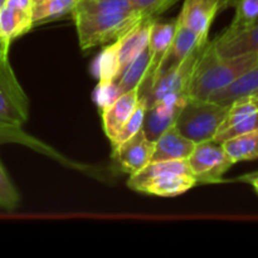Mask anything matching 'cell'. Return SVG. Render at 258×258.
Masks as SVG:
<instances>
[{
  "label": "cell",
  "mask_w": 258,
  "mask_h": 258,
  "mask_svg": "<svg viewBox=\"0 0 258 258\" xmlns=\"http://www.w3.org/2000/svg\"><path fill=\"white\" fill-rule=\"evenodd\" d=\"M204 40H208V38H202L201 35L194 33L193 30L186 28L185 25L179 23L178 19H176L175 34H174L173 42H171L170 48H169L168 55H166L165 60H164L163 66H161L158 78L160 77L164 72H166V71L171 70V68L175 67L176 64H179L186 55L190 54V53L198 47V44H201ZM158 78H156V80H158Z\"/></svg>",
  "instance_id": "obj_18"
},
{
  "label": "cell",
  "mask_w": 258,
  "mask_h": 258,
  "mask_svg": "<svg viewBox=\"0 0 258 258\" xmlns=\"http://www.w3.org/2000/svg\"><path fill=\"white\" fill-rule=\"evenodd\" d=\"M252 131H258V107L248 96H243L229 105L227 116L213 140L223 143L227 139Z\"/></svg>",
  "instance_id": "obj_10"
},
{
  "label": "cell",
  "mask_w": 258,
  "mask_h": 258,
  "mask_svg": "<svg viewBox=\"0 0 258 258\" xmlns=\"http://www.w3.org/2000/svg\"><path fill=\"white\" fill-rule=\"evenodd\" d=\"M231 3L232 0H184L176 19L202 38H208L216 15Z\"/></svg>",
  "instance_id": "obj_13"
},
{
  "label": "cell",
  "mask_w": 258,
  "mask_h": 258,
  "mask_svg": "<svg viewBox=\"0 0 258 258\" xmlns=\"http://www.w3.org/2000/svg\"><path fill=\"white\" fill-rule=\"evenodd\" d=\"M243 180L251 183L252 186L254 188V190H256V193L258 194V173H254V174H251V175L244 176Z\"/></svg>",
  "instance_id": "obj_29"
},
{
  "label": "cell",
  "mask_w": 258,
  "mask_h": 258,
  "mask_svg": "<svg viewBox=\"0 0 258 258\" xmlns=\"http://www.w3.org/2000/svg\"><path fill=\"white\" fill-rule=\"evenodd\" d=\"M228 110V105L189 97L176 118L175 126L194 144L213 140Z\"/></svg>",
  "instance_id": "obj_4"
},
{
  "label": "cell",
  "mask_w": 258,
  "mask_h": 258,
  "mask_svg": "<svg viewBox=\"0 0 258 258\" xmlns=\"http://www.w3.org/2000/svg\"><path fill=\"white\" fill-rule=\"evenodd\" d=\"M186 161L197 183H218L234 165L222 144L214 140L196 144Z\"/></svg>",
  "instance_id": "obj_7"
},
{
  "label": "cell",
  "mask_w": 258,
  "mask_h": 258,
  "mask_svg": "<svg viewBox=\"0 0 258 258\" xmlns=\"http://www.w3.org/2000/svg\"><path fill=\"white\" fill-rule=\"evenodd\" d=\"M197 180L188 161H150L143 170L130 175L128 188L156 197H176L193 188Z\"/></svg>",
  "instance_id": "obj_2"
},
{
  "label": "cell",
  "mask_w": 258,
  "mask_h": 258,
  "mask_svg": "<svg viewBox=\"0 0 258 258\" xmlns=\"http://www.w3.org/2000/svg\"><path fill=\"white\" fill-rule=\"evenodd\" d=\"M4 143H24L33 144L29 136L25 135L22 131V127H14V126L0 123V144Z\"/></svg>",
  "instance_id": "obj_28"
},
{
  "label": "cell",
  "mask_w": 258,
  "mask_h": 258,
  "mask_svg": "<svg viewBox=\"0 0 258 258\" xmlns=\"http://www.w3.org/2000/svg\"><path fill=\"white\" fill-rule=\"evenodd\" d=\"M140 98V87H135L118 96L116 100L102 107L103 130L111 144H113L121 128L135 110Z\"/></svg>",
  "instance_id": "obj_14"
},
{
  "label": "cell",
  "mask_w": 258,
  "mask_h": 258,
  "mask_svg": "<svg viewBox=\"0 0 258 258\" xmlns=\"http://www.w3.org/2000/svg\"><path fill=\"white\" fill-rule=\"evenodd\" d=\"M155 141L150 140L144 130L113 148V159L120 169L128 175L139 173L151 161Z\"/></svg>",
  "instance_id": "obj_11"
},
{
  "label": "cell",
  "mask_w": 258,
  "mask_h": 258,
  "mask_svg": "<svg viewBox=\"0 0 258 258\" xmlns=\"http://www.w3.org/2000/svg\"><path fill=\"white\" fill-rule=\"evenodd\" d=\"M33 10H24L5 3L0 10V52L9 53L13 40L33 27Z\"/></svg>",
  "instance_id": "obj_15"
},
{
  "label": "cell",
  "mask_w": 258,
  "mask_h": 258,
  "mask_svg": "<svg viewBox=\"0 0 258 258\" xmlns=\"http://www.w3.org/2000/svg\"><path fill=\"white\" fill-rule=\"evenodd\" d=\"M258 64V53L221 57L212 40L206 45L188 88V97L207 100L212 93L227 87Z\"/></svg>",
  "instance_id": "obj_1"
},
{
  "label": "cell",
  "mask_w": 258,
  "mask_h": 258,
  "mask_svg": "<svg viewBox=\"0 0 258 258\" xmlns=\"http://www.w3.org/2000/svg\"><path fill=\"white\" fill-rule=\"evenodd\" d=\"M212 44L216 52L224 58L258 53V20L233 34L222 33L212 40Z\"/></svg>",
  "instance_id": "obj_16"
},
{
  "label": "cell",
  "mask_w": 258,
  "mask_h": 258,
  "mask_svg": "<svg viewBox=\"0 0 258 258\" xmlns=\"http://www.w3.org/2000/svg\"><path fill=\"white\" fill-rule=\"evenodd\" d=\"M146 107H148V101H146V97L140 96L135 110H134V112L131 113V116L128 117V120L126 121V123L123 125V127L121 128L120 134H118V136H117V139H116L115 143L112 144L113 148H115L116 145H118V144L123 143L125 140H127L128 138H131L133 135H135L138 131H140L141 128H143Z\"/></svg>",
  "instance_id": "obj_25"
},
{
  "label": "cell",
  "mask_w": 258,
  "mask_h": 258,
  "mask_svg": "<svg viewBox=\"0 0 258 258\" xmlns=\"http://www.w3.org/2000/svg\"><path fill=\"white\" fill-rule=\"evenodd\" d=\"M5 4V0H0V10H2V8H3V5Z\"/></svg>",
  "instance_id": "obj_31"
},
{
  "label": "cell",
  "mask_w": 258,
  "mask_h": 258,
  "mask_svg": "<svg viewBox=\"0 0 258 258\" xmlns=\"http://www.w3.org/2000/svg\"><path fill=\"white\" fill-rule=\"evenodd\" d=\"M33 2H34V3H39V2H42V0H33Z\"/></svg>",
  "instance_id": "obj_32"
},
{
  "label": "cell",
  "mask_w": 258,
  "mask_h": 258,
  "mask_svg": "<svg viewBox=\"0 0 258 258\" xmlns=\"http://www.w3.org/2000/svg\"><path fill=\"white\" fill-rule=\"evenodd\" d=\"M248 97H249V100H251L252 102H253L254 105H256L257 107H258V90L256 91V92H253V93H251V95H248Z\"/></svg>",
  "instance_id": "obj_30"
},
{
  "label": "cell",
  "mask_w": 258,
  "mask_h": 258,
  "mask_svg": "<svg viewBox=\"0 0 258 258\" xmlns=\"http://www.w3.org/2000/svg\"><path fill=\"white\" fill-rule=\"evenodd\" d=\"M77 29L78 42L83 50L97 45L113 43L125 35L131 28L145 18L136 10L103 14H83L73 17Z\"/></svg>",
  "instance_id": "obj_3"
},
{
  "label": "cell",
  "mask_w": 258,
  "mask_h": 258,
  "mask_svg": "<svg viewBox=\"0 0 258 258\" xmlns=\"http://www.w3.org/2000/svg\"><path fill=\"white\" fill-rule=\"evenodd\" d=\"M19 204V193L0 163V208L14 211Z\"/></svg>",
  "instance_id": "obj_26"
},
{
  "label": "cell",
  "mask_w": 258,
  "mask_h": 258,
  "mask_svg": "<svg viewBox=\"0 0 258 258\" xmlns=\"http://www.w3.org/2000/svg\"><path fill=\"white\" fill-rule=\"evenodd\" d=\"M178 0H131L133 8L141 14L143 18H156L168 10Z\"/></svg>",
  "instance_id": "obj_27"
},
{
  "label": "cell",
  "mask_w": 258,
  "mask_h": 258,
  "mask_svg": "<svg viewBox=\"0 0 258 258\" xmlns=\"http://www.w3.org/2000/svg\"><path fill=\"white\" fill-rule=\"evenodd\" d=\"M175 29L176 19L166 20V22H160L156 19L154 23L150 40H149L151 58L144 82L140 86V96H145L155 83L161 66L168 55L169 48H170L174 34H175Z\"/></svg>",
  "instance_id": "obj_9"
},
{
  "label": "cell",
  "mask_w": 258,
  "mask_h": 258,
  "mask_svg": "<svg viewBox=\"0 0 258 258\" xmlns=\"http://www.w3.org/2000/svg\"><path fill=\"white\" fill-rule=\"evenodd\" d=\"M80 0H42L33 7V24L57 19L72 13Z\"/></svg>",
  "instance_id": "obj_22"
},
{
  "label": "cell",
  "mask_w": 258,
  "mask_h": 258,
  "mask_svg": "<svg viewBox=\"0 0 258 258\" xmlns=\"http://www.w3.org/2000/svg\"><path fill=\"white\" fill-rule=\"evenodd\" d=\"M208 42L209 39L198 44V47L190 54L186 55L179 64L164 72L156 80L150 91L144 96L146 97L148 105L168 96H186L188 97L189 85Z\"/></svg>",
  "instance_id": "obj_6"
},
{
  "label": "cell",
  "mask_w": 258,
  "mask_h": 258,
  "mask_svg": "<svg viewBox=\"0 0 258 258\" xmlns=\"http://www.w3.org/2000/svg\"><path fill=\"white\" fill-rule=\"evenodd\" d=\"M236 14L224 34H233L258 20V0H232Z\"/></svg>",
  "instance_id": "obj_24"
},
{
  "label": "cell",
  "mask_w": 258,
  "mask_h": 258,
  "mask_svg": "<svg viewBox=\"0 0 258 258\" xmlns=\"http://www.w3.org/2000/svg\"><path fill=\"white\" fill-rule=\"evenodd\" d=\"M258 90V64L252 70L247 71L246 73L241 76L238 80L234 81L227 87L212 93L207 100H211L213 102L221 103V105H231L233 101L248 96L251 93L256 92Z\"/></svg>",
  "instance_id": "obj_19"
},
{
  "label": "cell",
  "mask_w": 258,
  "mask_h": 258,
  "mask_svg": "<svg viewBox=\"0 0 258 258\" xmlns=\"http://www.w3.org/2000/svg\"><path fill=\"white\" fill-rule=\"evenodd\" d=\"M196 144L180 134L175 125L164 131L155 140L151 161L185 160L193 151Z\"/></svg>",
  "instance_id": "obj_17"
},
{
  "label": "cell",
  "mask_w": 258,
  "mask_h": 258,
  "mask_svg": "<svg viewBox=\"0 0 258 258\" xmlns=\"http://www.w3.org/2000/svg\"><path fill=\"white\" fill-rule=\"evenodd\" d=\"M29 116V100L18 81L9 53L0 52V123L22 127Z\"/></svg>",
  "instance_id": "obj_5"
},
{
  "label": "cell",
  "mask_w": 258,
  "mask_h": 258,
  "mask_svg": "<svg viewBox=\"0 0 258 258\" xmlns=\"http://www.w3.org/2000/svg\"><path fill=\"white\" fill-rule=\"evenodd\" d=\"M135 10L131 0H80L73 9L72 15L103 14Z\"/></svg>",
  "instance_id": "obj_23"
},
{
  "label": "cell",
  "mask_w": 258,
  "mask_h": 258,
  "mask_svg": "<svg viewBox=\"0 0 258 258\" xmlns=\"http://www.w3.org/2000/svg\"><path fill=\"white\" fill-rule=\"evenodd\" d=\"M221 144L234 164L258 159V131L233 136Z\"/></svg>",
  "instance_id": "obj_21"
},
{
  "label": "cell",
  "mask_w": 258,
  "mask_h": 258,
  "mask_svg": "<svg viewBox=\"0 0 258 258\" xmlns=\"http://www.w3.org/2000/svg\"><path fill=\"white\" fill-rule=\"evenodd\" d=\"M188 98L186 96H168L148 105L143 123L145 135L155 141L164 131L175 125L176 118Z\"/></svg>",
  "instance_id": "obj_12"
},
{
  "label": "cell",
  "mask_w": 258,
  "mask_h": 258,
  "mask_svg": "<svg viewBox=\"0 0 258 258\" xmlns=\"http://www.w3.org/2000/svg\"><path fill=\"white\" fill-rule=\"evenodd\" d=\"M150 47L148 44L145 49L127 66V68L123 71L120 78L115 82L116 92H117L118 96L135 87H140L143 85L146 71L149 68V63H150Z\"/></svg>",
  "instance_id": "obj_20"
},
{
  "label": "cell",
  "mask_w": 258,
  "mask_h": 258,
  "mask_svg": "<svg viewBox=\"0 0 258 258\" xmlns=\"http://www.w3.org/2000/svg\"><path fill=\"white\" fill-rule=\"evenodd\" d=\"M156 18H146L140 23L131 28L125 35L118 38L111 45H108L107 50L112 58L113 67H115L116 81L120 78L123 71L127 68V66L145 49L146 45L150 40L151 30L155 23Z\"/></svg>",
  "instance_id": "obj_8"
}]
</instances>
